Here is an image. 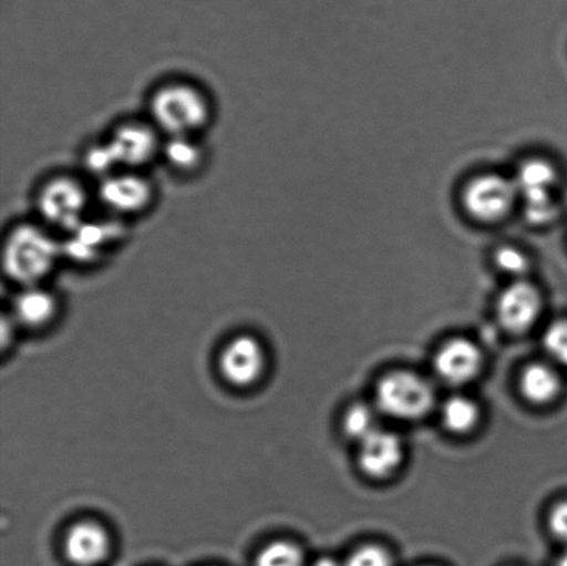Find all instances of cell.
<instances>
[{"label":"cell","instance_id":"cell-12","mask_svg":"<svg viewBox=\"0 0 567 566\" xmlns=\"http://www.w3.org/2000/svg\"><path fill=\"white\" fill-rule=\"evenodd\" d=\"M118 226L113 222L100 220L99 224L86 220L85 224L71 233V240L64 254L78 264H92L109 254L110 248L118 241Z\"/></svg>","mask_w":567,"mask_h":566},{"label":"cell","instance_id":"cell-19","mask_svg":"<svg viewBox=\"0 0 567 566\" xmlns=\"http://www.w3.org/2000/svg\"><path fill=\"white\" fill-rule=\"evenodd\" d=\"M480 418V410L468 398H450L442 409V420L446 429L457 434L474 429Z\"/></svg>","mask_w":567,"mask_h":566},{"label":"cell","instance_id":"cell-14","mask_svg":"<svg viewBox=\"0 0 567 566\" xmlns=\"http://www.w3.org/2000/svg\"><path fill=\"white\" fill-rule=\"evenodd\" d=\"M402 443L391 432L378 430L360 442V469L372 478H383L392 474L402 462Z\"/></svg>","mask_w":567,"mask_h":566},{"label":"cell","instance_id":"cell-26","mask_svg":"<svg viewBox=\"0 0 567 566\" xmlns=\"http://www.w3.org/2000/svg\"><path fill=\"white\" fill-rule=\"evenodd\" d=\"M557 566H567V553L559 559Z\"/></svg>","mask_w":567,"mask_h":566},{"label":"cell","instance_id":"cell-16","mask_svg":"<svg viewBox=\"0 0 567 566\" xmlns=\"http://www.w3.org/2000/svg\"><path fill=\"white\" fill-rule=\"evenodd\" d=\"M163 157L176 174L190 176L203 168L207 152L197 136L169 137L164 144Z\"/></svg>","mask_w":567,"mask_h":566},{"label":"cell","instance_id":"cell-23","mask_svg":"<svg viewBox=\"0 0 567 566\" xmlns=\"http://www.w3.org/2000/svg\"><path fill=\"white\" fill-rule=\"evenodd\" d=\"M347 566H393L392 558L381 547L367 546L349 557Z\"/></svg>","mask_w":567,"mask_h":566},{"label":"cell","instance_id":"cell-25","mask_svg":"<svg viewBox=\"0 0 567 566\" xmlns=\"http://www.w3.org/2000/svg\"><path fill=\"white\" fill-rule=\"evenodd\" d=\"M313 566H339V564L331 558H320Z\"/></svg>","mask_w":567,"mask_h":566},{"label":"cell","instance_id":"cell-17","mask_svg":"<svg viewBox=\"0 0 567 566\" xmlns=\"http://www.w3.org/2000/svg\"><path fill=\"white\" fill-rule=\"evenodd\" d=\"M560 381L546 364H530L520 377V391L527 401L537 404L551 402L558 395Z\"/></svg>","mask_w":567,"mask_h":566},{"label":"cell","instance_id":"cell-13","mask_svg":"<svg viewBox=\"0 0 567 566\" xmlns=\"http://www.w3.org/2000/svg\"><path fill=\"white\" fill-rule=\"evenodd\" d=\"M59 312V301L52 291L43 286L21 288L17 294L11 319L17 326L28 330H42L55 319Z\"/></svg>","mask_w":567,"mask_h":566},{"label":"cell","instance_id":"cell-24","mask_svg":"<svg viewBox=\"0 0 567 566\" xmlns=\"http://www.w3.org/2000/svg\"><path fill=\"white\" fill-rule=\"evenodd\" d=\"M549 528L559 539L567 541V503L559 504L549 515Z\"/></svg>","mask_w":567,"mask_h":566},{"label":"cell","instance_id":"cell-11","mask_svg":"<svg viewBox=\"0 0 567 566\" xmlns=\"http://www.w3.org/2000/svg\"><path fill=\"white\" fill-rule=\"evenodd\" d=\"M113 541L104 525L83 519L72 524L64 537V553L75 566H99L110 557Z\"/></svg>","mask_w":567,"mask_h":566},{"label":"cell","instance_id":"cell-10","mask_svg":"<svg viewBox=\"0 0 567 566\" xmlns=\"http://www.w3.org/2000/svg\"><path fill=\"white\" fill-rule=\"evenodd\" d=\"M542 309V292L527 279L511 281L499 294L497 301L499 323L511 332L530 329L540 316Z\"/></svg>","mask_w":567,"mask_h":566},{"label":"cell","instance_id":"cell-15","mask_svg":"<svg viewBox=\"0 0 567 566\" xmlns=\"http://www.w3.org/2000/svg\"><path fill=\"white\" fill-rule=\"evenodd\" d=\"M481 362L480 349L474 343L453 340L437 352L435 369L443 381L460 385L474 379L481 369Z\"/></svg>","mask_w":567,"mask_h":566},{"label":"cell","instance_id":"cell-9","mask_svg":"<svg viewBox=\"0 0 567 566\" xmlns=\"http://www.w3.org/2000/svg\"><path fill=\"white\" fill-rule=\"evenodd\" d=\"M99 197L110 213L132 216L144 213L153 204L155 187L141 171H127L102 181Z\"/></svg>","mask_w":567,"mask_h":566},{"label":"cell","instance_id":"cell-4","mask_svg":"<svg viewBox=\"0 0 567 566\" xmlns=\"http://www.w3.org/2000/svg\"><path fill=\"white\" fill-rule=\"evenodd\" d=\"M461 205L468 218L481 225H498L519 209L513 175L486 171L470 177L461 191Z\"/></svg>","mask_w":567,"mask_h":566},{"label":"cell","instance_id":"cell-2","mask_svg":"<svg viewBox=\"0 0 567 566\" xmlns=\"http://www.w3.org/2000/svg\"><path fill=\"white\" fill-rule=\"evenodd\" d=\"M152 124L169 137L198 136L213 120L207 93L193 83H164L150 100Z\"/></svg>","mask_w":567,"mask_h":566},{"label":"cell","instance_id":"cell-20","mask_svg":"<svg viewBox=\"0 0 567 566\" xmlns=\"http://www.w3.org/2000/svg\"><path fill=\"white\" fill-rule=\"evenodd\" d=\"M255 566H303V553L292 542L277 541L259 552Z\"/></svg>","mask_w":567,"mask_h":566},{"label":"cell","instance_id":"cell-7","mask_svg":"<svg viewBox=\"0 0 567 566\" xmlns=\"http://www.w3.org/2000/svg\"><path fill=\"white\" fill-rule=\"evenodd\" d=\"M268 357L262 342L252 336H237L226 343L219 358L221 377L231 387L247 390L264 379Z\"/></svg>","mask_w":567,"mask_h":566},{"label":"cell","instance_id":"cell-21","mask_svg":"<svg viewBox=\"0 0 567 566\" xmlns=\"http://www.w3.org/2000/svg\"><path fill=\"white\" fill-rule=\"evenodd\" d=\"M343 430L348 436L363 442L378 431L374 412L370 408L363 407V404H355L344 414Z\"/></svg>","mask_w":567,"mask_h":566},{"label":"cell","instance_id":"cell-8","mask_svg":"<svg viewBox=\"0 0 567 566\" xmlns=\"http://www.w3.org/2000/svg\"><path fill=\"white\" fill-rule=\"evenodd\" d=\"M107 143L116 164L127 171H141L157 155L163 154L159 131L152 122L133 121L122 124L113 132Z\"/></svg>","mask_w":567,"mask_h":566},{"label":"cell","instance_id":"cell-5","mask_svg":"<svg viewBox=\"0 0 567 566\" xmlns=\"http://www.w3.org/2000/svg\"><path fill=\"white\" fill-rule=\"evenodd\" d=\"M91 196L81 181L59 176L47 183L38 194V213L43 224L65 233L85 224Z\"/></svg>","mask_w":567,"mask_h":566},{"label":"cell","instance_id":"cell-22","mask_svg":"<svg viewBox=\"0 0 567 566\" xmlns=\"http://www.w3.org/2000/svg\"><path fill=\"white\" fill-rule=\"evenodd\" d=\"M544 347L549 357L567 368V320L555 321L544 335Z\"/></svg>","mask_w":567,"mask_h":566},{"label":"cell","instance_id":"cell-6","mask_svg":"<svg viewBox=\"0 0 567 566\" xmlns=\"http://www.w3.org/2000/svg\"><path fill=\"white\" fill-rule=\"evenodd\" d=\"M375 397L381 412L399 420L421 419L433 403L431 387L410 373L386 375L378 384Z\"/></svg>","mask_w":567,"mask_h":566},{"label":"cell","instance_id":"cell-1","mask_svg":"<svg viewBox=\"0 0 567 566\" xmlns=\"http://www.w3.org/2000/svg\"><path fill=\"white\" fill-rule=\"evenodd\" d=\"M519 194V210L527 224L547 227L563 214L564 172L554 159L530 155L519 161L513 174Z\"/></svg>","mask_w":567,"mask_h":566},{"label":"cell","instance_id":"cell-3","mask_svg":"<svg viewBox=\"0 0 567 566\" xmlns=\"http://www.w3.org/2000/svg\"><path fill=\"white\" fill-rule=\"evenodd\" d=\"M63 247L42 226L16 227L4 244V270L21 288L43 286L59 264Z\"/></svg>","mask_w":567,"mask_h":566},{"label":"cell","instance_id":"cell-18","mask_svg":"<svg viewBox=\"0 0 567 566\" xmlns=\"http://www.w3.org/2000/svg\"><path fill=\"white\" fill-rule=\"evenodd\" d=\"M492 260L498 271L513 281L527 279L535 265L530 251L515 243L498 244L492 253Z\"/></svg>","mask_w":567,"mask_h":566}]
</instances>
